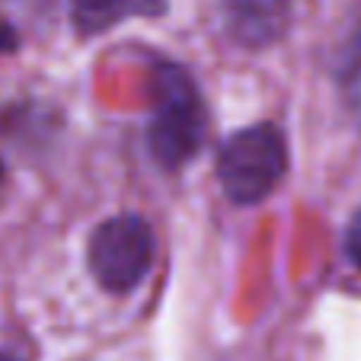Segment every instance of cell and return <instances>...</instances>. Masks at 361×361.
<instances>
[{
  "instance_id": "1",
  "label": "cell",
  "mask_w": 361,
  "mask_h": 361,
  "mask_svg": "<svg viewBox=\"0 0 361 361\" xmlns=\"http://www.w3.org/2000/svg\"><path fill=\"white\" fill-rule=\"evenodd\" d=\"M150 154L160 166L189 164L204 141V106L192 77L176 64L154 71V116L147 128Z\"/></svg>"
},
{
  "instance_id": "2",
  "label": "cell",
  "mask_w": 361,
  "mask_h": 361,
  "mask_svg": "<svg viewBox=\"0 0 361 361\" xmlns=\"http://www.w3.org/2000/svg\"><path fill=\"white\" fill-rule=\"evenodd\" d=\"M288 170V147L275 125H250L227 137L218 154V179L233 204H259Z\"/></svg>"
},
{
  "instance_id": "3",
  "label": "cell",
  "mask_w": 361,
  "mask_h": 361,
  "mask_svg": "<svg viewBox=\"0 0 361 361\" xmlns=\"http://www.w3.org/2000/svg\"><path fill=\"white\" fill-rule=\"evenodd\" d=\"M90 272L102 291L128 294L154 266V233L137 214H118L102 221L90 237Z\"/></svg>"
},
{
  "instance_id": "4",
  "label": "cell",
  "mask_w": 361,
  "mask_h": 361,
  "mask_svg": "<svg viewBox=\"0 0 361 361\" xmlns=\"http://www.w3.org/2000/svg\"><path fill=\"white\" fill-rule=\"evenodd\" d=\"M291 0H227L231 32L243 45H269L288 26Z\"/></svg>"
},
{
  "instance_id": "5",
  "label": "cell",
  "mask_w": 361,
  "mask_h": 361,
  "mask_svg": "<svg viewBox=\"0 0 361 361\" xmlns=\"http://www.w3.org/2000/svg\"><path fill=\"white\" fill-rule=\"evenodd\" d=\"M160 10V0H71V23L80 35H99L128 16H154Z\"/></svg>"
},
{
  "instance_id": "6",
  "label": "cell",
  "mask_w": 361,
  "mask_h": 361,
  "mask_svg": "<svg viewBox=\"0 0 361 361\" xmlns=\"http://www.w3.org/2000/svg\"><path fill=\"white\" fill-rule=\"evenodd\" d=\"M345 256L352 259L355 269H361V208L355 212V218L348 221V231H345Z\"/></svg>"
},
{
  "instance_id": "7",
  "label": "cell",
  "mask_w": 361,
  "mask_h": 361,
  "mask_svg": "<svg viewBox=\"0 0 361 361\" xmlns=\"http://www.w3.org/2000/svg\"><path fill=\"white\" fill-rule=\"evenodd\" d=\"M0 361H16V358H10V355H4V352H0Z\"/></svg>"
},
{
  "instance_id": "8",
  "label": "cell",
  "mask_w": 361,
  "mask_h": 361,
  "mask_svg": "<svg viewBox=\"0 0 361 361\" xmlns=\"http://www.w3.org/2000/svg\"><path fill=\"white\" fill-rule=\"evenodd\" d=\"M0 173H4V166H0Z\"/></svg>"
}]
</instances>
